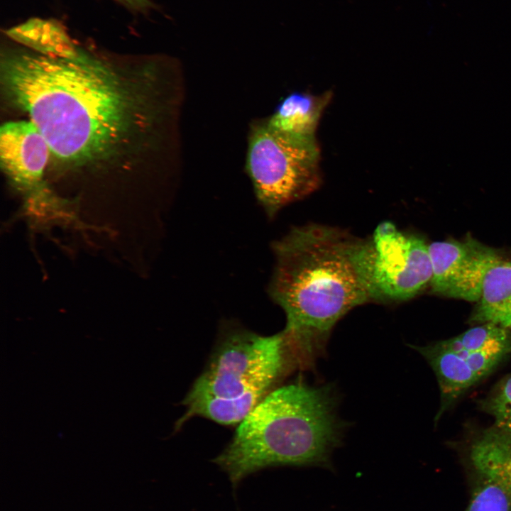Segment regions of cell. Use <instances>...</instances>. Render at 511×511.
Returning a JSON list of instances; mask_svg holds the SVG:
<instances>
[{
	"mask_svg": "<svg viewBox=\"0 0 511 511\" xmlns=\"http://www.w3.org/2000/svg\"><path fill=\"white\" fill-rule=\"evenodd\" d=\"M49 145L31 121H9L0 129V160L6 175L21 189L37 199L49 153Z\"/></svg>",
	"mask_w": 511,
	"mask_h": 511,
	"instance_id": "cell-9",
	"label": "cell"
},
{
	"mask_svg": "<svg viewBox=\"0 0 511 511\" xmlns=\"http://www.w3.org/2000/svg\"><path fill=\"white\" fill-rule=\"evenodd\" d=\"M297 363L281 331L262 336L236 330L220 341L182 404L176 427L194 416L239 424Z\"/></svg>",
	"mask_w": 511,
	"mask_h": 511,
	"instance_id": "cell-4",
	"label": "cell"
},
{
	"mask_svg": "<svg viewBox=\"0 0 511 511\" xmlns=\"http://www.w3.org/2000/svg\"><path fill=\"white\" fill-rule=\"evenodd\" d=\"M329 385L299 380L271 391L239 424L214 460L236 483L261 468L328 461L344 426Z\"/></svg>",
	"mask_w": 511,
	"mask_h": 511,
	"instance_id": "cell-3",
	"label": "cell"
},
{
	"mask_svg": "<svg viewBox=\"0 0 511 511\" xmlns=\"http://www.w3.org/2000/svg\"><path fill=\"white\" fill-rule=\"evenodd\" d=\"M470 460L478 475L490 478L511 493V435L494 426L473 442Z\"/></svg>",
	"mask_w": 511,
	"mask_h": 511,
	"instance_id": "cell-13",
	"label": "cell"
},
{
	"mask_svg": "<svg viewBox=\"0 0 511 511\" xmlns=\"http://www.w3.org/2000/svg\"><path fill=\"white\" fill-rule=\"evenodd\" d=\"M369 246V240L312 224L292 229L273 244L269 292L286 314L282 331L297 366L312 367L337 322L373 300Z\"/></svg>",
	"mask_w": 511,
	"mask_h": 511,
	"instance_id": "cell-2",
	"label": "cell"
},
{
	"mask_svg": "<svg viewBox=\"0 0 511 511\" xmlns=\"http://www.w3.org/2000/svg\"><path fill=\"white\" fill-rule=\"evenodd\" d=\"M471 322L511 330V256H501L488 270Z\"/></svg>",
	"mask_w": 511,
	"mask_h": 511,
	"instance_id": "cell-12",
	"label": "cell"
},
{
	"mask_svg": "<svg viewBox=\"0 0 511 511\" xmlns=\"http://www.w3.org/2000/svg\"><path fill=\"white\" fill-rule=\"evenodd\" d=\"M131 11L147 13L155 8L154 4L150 0H114Z\"/></svg>",
	"mask_w": 511,
	"mask_h": 511,
	"instance_id": "cell-16",
	"label": "cell"
},
{
	"mask_svg": "<svg viewBox=\"0 0 511 511\" xmlns=\"http://www.w3.org/2000/svg\"><path fill=\"white\" fill-rule=\"evenodd\" d=\"M478 476L466 511H511V493L499 483Z\"/></svg>",
	"mask_w": 511,
	"mask_h": 511,
	"instance_id": "cell-14",
	"label": "cell"
},
{
	"mask_svg": "<svg viewBox=\"0 0 511 511\" xmlns=\"http://www.w3.org/2000/svg\"><path fill=\"white\" fill-rule=\"evenodd\" d=\"M369 273L373 301L402 302L419 294L432 278L429 244L380 223L370 239Z\"/></svg>",
	"mask_w": 511,
	"mask_h": 511,
	"instance_id": "cell-6",
	"label": "cell"
},
{
	"mask_svg": "<svg viewBox=\"0 0 511 511\" xmlns=\"http://www.w3.org/2000/svg\"><path fill=\"white\" fill-rule=\"evenodd\" d=\"M5 33L26 49L47 57L72 60L85 52L62 23L53 18L32 17L9 28Z\"/></svg>",
	"mask_w": 511,
	"mask_h": 511,
	"instance_id": "cell-10",
	"label": "cell"
},
{
	"mask_svg": "<svg viewBox=\"0 0 511 511\" xmlns=\"http://www.w3.org/2000/svg\"><path fill=\"white\" fill-rule=\"evenodd\" d=\"M332 92L319 95L295 92L285 97L266 119L274 131L289 136L315 138L320 117L331 101Z\"/></svg>",
	"mask_w": 511,
	"mask_h": 511,
	"instance_id": "cell-11",
	"label": "cell"
},
{
	"mask_svg": "<svg viewBox=\"0 0 511 511\" xmlns=\"http://www.w3.org/2000/svg\"><path fill=\"white\" fill-rule=\"evenodd\" d=\"M483 409L493 417L495 427L511 435V374L496 385Z\"/></svg>",
	"mask_w": 511,
	"mask_h": 511,
	"instance_id": "cell-15",
	"label": "cell"
},
{
	"mask_svg": "<svg viewBox=\"0 0 511 511\" xmlns=\"http://www.w3.org/2000/svg\"><path fill=\"white\" fill-rule=\"evenodd\" d=\"M1 74L9 102L28 114L50 152L70 164L115 157L149 119L145 96L87 51L67 60L6 50Z\"/></svg>",
	"mask_w": 511,
	"mask_h": 511,
	"instance_id": "cell-1",
	"label": "cell"
},
{
	"mask_svg": "<svg viewBox=\"0 0 511 511\" xmlns=\"http://www.w3.org/2000/svg\"><path fill=\"white\" fill-rule=\"evenodd\" d=\"M320 151L315 138L289 136L265 119L250 126L246 170L256 196L269 216L309 195L322 182Z\"/></svg>",
	"mask_w": 511,
	"mask_h": 511,
	"instance_id": "cell-5",
	"label": "cell"
},
{
	"mask_svg": "<svg viewBox=\"0 0 511 511\" xmlns=\"http://www.w3.org/2000/svg\"><path fill=\"white\" fill-rule=\"evenodd\" d=\"M410 347L427 360L437 378L441 407L436 418L511 352V342L479 349L461 344L453 338L425 346Z\"/></svg>",
	"mask_w": 511,
	"mask_h": 511,
	"instance_id": "cell-8",
	"label": "cell"
},
{
	"mask_svg": "<svg viewBox=\"0 0 511 511\" xmlns=\"http://www.w3.org/2000/svg\"><path fill=\"white\" fill-rule=\"evenodd\" d=\"M432 265V291L447 297L477 302L485 276L502 256L494 248L469 237L429 244Z\"/></svg>",
	"mask_w": 511,
	"mask_h": 511,
	"instance_id": "cell-7",
	"label": "cell"
}]
</instances>
